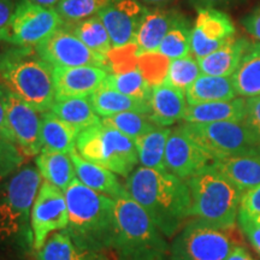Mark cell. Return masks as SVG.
<instances>
[{
    "label": "cell",
    "instance_id": "6da1fadb",
    "mask_svg": "<svg viewBox=\"0 0 260 260\" xmlns=\"http://www.w3.org/2000/svg\"><path fill=\"white\" fill-rule=\"evenodd\" d=\"M124 188L168 239L176 236L190 217L187 181L170 172L140 167L126 177Z\"/></svg>",
    "mask_w": 260,
    "mask_h": 260
},
{
    "label": "cell",
    "instance_id": "9c48e42d",
    "mask_svg": "<svg viewBox=\"0 0 260 260\" xmlns=\"http://www.w3.org/2000/svg\"><path fill=\"white\" fill-rule=\"evenodd\" d=\"M235 247L226 230L191 219L175 236L169 260H226Z\"/></svg>",
    "mask_w": 260,
    "mask_h": 260
},
{
    "label": "cell",
    "instance_id": "74e56055",
    "mask_svg": "<svg viewBox=\"0 0 260 260\" xmlns=\"http://www.w3.org/2000/svg\"><path fill=\"white\" fill-rule=\"evenodd\" d=\"M170 61L171 59H169L159 51L140 53L139 69L152 88L162 83L167 79Z\"/></svg>",
    "mask_w": 260,
    "mask_h": 260
},
{
    "label": "cell",
    "instance_id": "ffe728a7",
    "mask_svg": "<svg viewBox=\"0 0 260 260\" xmlns=\"http://www.w3.org/2000/svg\"><path fill=\"white\" fill-rule=\"evenodd\" d=\"M70 157L74 162L76 177L84 186L98 191V193L107 195L113 200L118 199L119 197L126 193L124 186H122L115 172L94 164L92 161L86 160L77 153L76 149L71 152Z\"/></svg>",
    "mask_w": 260,
    "mask_h": 260
},
{
    "label": "cell",
    "instance_id": "d6a6232c",
    "mask_svg": "<svg viewBox=\"0 0 260 260\" xmlns=\"http://www.w3.org/2000/svg\"><path fill=\"white\" fill-rule=\"evenodd\" d=\"M158 51L171 60L191 54V27L186 17L177 16Z\"/></svg>",
    "mask_w": 260,
    "mask_h": 260
},
{
    "label": "cell",
    "instance_id": "f546056e",
    "mask_svg": "<svg viewBox=\"0 0 260 260\" xmlns=\"http://www.w3.org/2000/svg\"><path fill=\"white\" fill-rule=\"evenodd\" d=\"M170 133L171 129L168 126H157L145 135L135 139L139 162L141 167L158 171H167L164 158Z\"/></svg>",
    "mask_w": 260,
    "mask_h": 260
},
{
    "label": "cell",
    "instance_id": "5b68a950",
    "mask_svg": "<svg viewBox=\"0 0 260 260\" xmlns=\"http://www.w3.org/2000/svg\"><path fill=\"white\" fill-rule=\"evenodd\" d=\"M116 203V234L112 248L117 260H169L170 246L146 211L128 193Z\"/></svg>",
    "mask_w": 260,
    "mask_h": 260
},
{
    "label": "cell",
    "instance_id": "1f68e13d",
    "mask_svg": "<svg viewBox=\"0 0 260 260\" xmlns=\"http://www.w3.org/2000/svg\"><path fill=\"white\" fill-rule=\"evenodd\" d=\"M67 28H69L87 47L100 56L106 57L112 50V41L109 31L98 15Z\"/></svg>",
    "mask_w": 260,
    "mask_h": 260
},
{
    "label": "cell",
    "instance_id": "8fae6325",
    "mask_svg": "<svg viewBox=\"0 0 260 260\" xmlns=\"http://www.w3.org/2000/svg\"><path fill=\"white\" fill-rule=\"evenodd\" d=\"M30 224L32 232V251H40L53 232L67 229L69 211L64 191L53 184L41 182L31 207Z\"/></svg>",
    "mask_w": 260,
    "mask_h": 260
},
{
    "label": "cell",
    "instance_id": "836d02e7",
    "mask_svg": "<svg viewBox=\"0 0 260 260\" xmlns=\"http://www.w3.org/2000/svg\"><path fill=\"white\" fill-rule=\"evenodd\" d=\"M105 83L109 84L111 88L125 94V95L149 104L152 87L145 80L144 75L139 68L125 71V73L109 74Z\"/></svg>",
    "mask_w": 260,
    "mask_h": 260
},
{
    "label": "cell",
    "instance_id": "f6af8a7d",
    "mask_svg": "<svg viewBox=\"0 0 260 260\" xmlns=\"http://www.w3.org/2000/svg\"><path fill=\"white\" fill-rule=\"evenodd\" d=\"M239 0H193V4L198 10L199 9H216L217 6H224L233 4Z\"/></svg>",
    "mask_w": 260,
    "mask_h": 260
},
{
    "label": "cell",
    "instance_id": "4dcf8cb0",
    "mask_svg": "<svg viewBox=\"0 0 260 260\" xmlns=\"http://www.w3.org/2000/svg\"><path fill=\"white\" fill-rule=\"evenodd\" d=\"M51 111L61 121L69 123L81 133L102 122L100 117L94 111L89 98H70L56 100Z\"/></svg>",
    "mask_w": 260,
    "mask_h": 260
},
{
    "label": "cell",
    "instance_id": "60d3db41",
    "mask_svg": "<svg viewBox=\"0 0 260 260\" xmlns=\"http://www.w3.org/2000/svg\"><path fill=\"white\" fill-rule=\"evenodd\" d=\"M240 210L249 216L260 213V186L243 191Z\"/></svg>",
    "mask_w": 260,
    "mask_h": 260
},
{
    "label": "cell",
    "instance_id": "4fadbf2b",
    "mask_svg": "<svg viewBox=\"0 0 260 260\" xmlns=\"http://www.w3.org/2000/svg\"><path fill=\"white\" fill-rule=\"evenodd\" d=\"M35 51L51 67L74 68L92 65L106 69V57L87 47L65 25L38 45Z\"/></svg>",
    "mask_w": 260,
    "mask_h": 260
},
{
    "label": "cell",
    "instance_id": "3957f363",
    "mask_svg": "<svg viewBox=\"0 0 260 260\" xmlns=\"http://www.w3.org/2000/svg\"><path fill=\"white\" fill-rule=\"evenodd\" d=\"M40 184L34 165H24L0 182V248L23 254L32 251L30 214Z\"/></svg>",
    "mask_w": 260,
    "mask_h": 260
},
{
    "label": "cell",
    "instance_id": "e0dca14e",
    "mask_svg": "<svg viewBox=\"0 0 260 260\" xmlns=\"http://www.w3.org/2000/svg\"><path fill=\"white\" fill-rule=\"evenodd\" d=\"M56 100L70 98H89L105 82L107 70L105 68L74 67L58 68L52 67Z\"/></svg>",
    "mask_w": 260,
    "mask_h": 260
},
{
    "label": "cell",
    "instance_id": "e575fe53",
    "mask_svg": "<svg viewBox=\"0 0 260 260\" xmlns=\"http://www.w3.org/2000/svg\"><path fill=\"white\" fill-rule=\"evenodd\" d=\"M102 123L105 125L112 126L128 136V138L135 140L140 136L145 135L146 133L151 132L157 128V124L152 121L148 113L142 112H123L117 115L104 117Z\"/></svg>",
    "mask_w": 260,
    "mask_h": 260
},
{
    "label": "cell",
    "instance_id": "9a60e30c",
    "mask_svg": "<svg viewBox=\"0 0 260 260\" xmlns=\"http://www.w3.org/2000/svg\"><path fill=\"white\" fill-rule=\"evenodd\" d=\"M229 15L217 9H199L191 28V54L200 59L217 51L235 37Z\"/></svg>",
    "mask_w": 260,
    "mask_h": 260
},
{
    "label": "cell",
    "instance_id": "8992f818",
    "mask_svg": "<svg viewBox=\"0 0 260 260\" xmlns=\"http://www.w3.org/2000/svg\"><path fill=\"white\" fill-rule=\"evenodd\" d=\"M191 197L190 217L217 229L235 226L242 191L230 183L212 165L187 180Z\"/></svg>",
    "mask_w": 260,
    "mask_h": 260
},
{
    "label": "cell",
    "instance_id": "7c38bea8",
    "mask_svg": "<svg viewBox=\"0 0 260 260\" xmlns=\"http://www.w3.org/2000/svg\"><path fill=\"white\" fill-rule=\"evenodd\" d=\"M0 99L4 105L6 121L15 144L24 157H37L42 149L40 112L2 83Z\"/></svg>",
    "mask_w": 260,
    "mask_h": 260
},
{
    "label": "cell",
    "instance_id": "816d5d0a",
    "mask_svg": "<svg viewBox=\"0 0 260 260\" xmlns=\"http://www.w3.org/2000/svg\"><path fill=\"white\" fill-rule=\"evenodd\" d=\"M0 40H2V35H0Z\"/></svg>",
    "mask_w": 260,
    "mask_h": 260
},
{
    "label": "cell",
    "instance_id": "cb8c5ba5",
    "mask_svg": "<svg viewBox=\"0 0 260 260\" xmlns=\"http://www.w3.org/2000/svg\"><path fill=\"white\" fill-rule=\"evenodd\" d=\"M178 16L177 12L168 10H152L145 15L136 32L135 42L140 52H154L159 50L162 39Z\"/></svg>",
    "mask_w": 260,
    "mask_h": 260
},
{
    "label": "cell",
    "instance_id": "c3c4849f",
    "mask_svg": "<svg viewBox=\"0 0 260 260\" xmlns=\"http://www.w3.org/2000/svg\"><path fill=\"white\" fill-rule=\"evenodd\" d=\"M29 2L34 3V4L44 6L47 9H54L57 8V5L59 4L60 0H29Z\"/></svg>",
    "mask_w": 260,
    "mask_h": 260
},
{
    "label": "cell",
    "instance_id": "52a82bcc",
    "mask_svg": "<svg viewBox=\"0 0 260 260\" xmlns=\"http://www.w3.org/2000/svg\"><path fill=\"white\" fill-rule=\"evenodd\" d=\"M76 151L86 160L125 178L139 162L135 140L102 122L80 133Z\"/></svg>",
    "mask_w": 260,
    "mask_h": 260
},
{
    "label": "cell",
    "instance_id": "7bdbcfd3",
    "mask_svg": "<svg viewBox=\"0 0 260 260\" xmlns=\"http://www.w3.org/2000/svg\"><path fill=\"white\" fill-rule=\"evenodd\" d=\"M241 24L248 34L260 42V9H255L251 14L246 15L241 19Z\"/></svg>",
    "mask_w": 260,
    "mask_h": 260
},
{
    "label": "cell",
    "instance_id": "7dc6e473",
    "mask_svg": "<svg viewBox=\"0 0 260 260\" xmlns=\"http://www.w3.org/2000/svg\"><path fill=\"white\" fill-rule=\"evenodd\" d=\"M226 260H255L253 256L246 251L245 247L236 245L232 254L228 256Z\"/></svg>",
    "mask_w": 260,
    "mask_h": 260
},
{
    "label": "cell",
    "instance_id": "30bf717a",
    "mask_svg": "<svg viewBox=\"0 0 260 260\" xmlns=\"http://www.w3.org/2000/svg\"><path fill=\"white\" fill-rule=\"evenodd\" d=\"M64 25L63 18L54 9L22 0L16 5L10 24L0 35L2 40L17 47L34 48Z\"/></svg>",
    "mask_w": 260,
    "mask_h": 260
},
{
    "label": "cell",
    "instance_id": "2e32d148",
    "mask_svg": "<svg viewBox=\"0 0 260 260\" xmlns=\"http://www.w3.org/2000/svg\"><path fill=\"white\" fill-rule=\"evenodd\" d=\"M147 12L139 0H111L98 17L109 31L112 47H119L135 41L139 25Z\"/></svg>",
    "mask_w": 260,
    "mask_h": 260
},
{
    "label": "cell",
    "instance_id": "83f0119b",
    "mask_svg": "<svg viewBox=\"0 0 260 260\" xmlns=\"http://www.w3.org/2000/svg\"><path fill=\"white\" fill-rule=\"evenodd\" d=\"M237 95L260 96V42H252L232 76Z\"/></svg>",
    "mask_w": 260,
    "mask_h": 260
},
{
    "label": "cell",
    "instance_id": "b9f144b4",
    "mask_svg": "<svg viewBox=\"0 0 260 260\" xmlns=\"http://www.w3.org/2000/svg\"><path fill=\"white\" fill-rule=\"evenodd\" d=\"M245 122L260 138V96L246 99V118Z\"/></svg>",
    "mask_w": 260,
    "mask_h": 260
},
{
    "label": "cell",
    "instance_id": "8d00e7d4",
    "mask_svg": "<svg viewBox=\"0 0 260 260\" xmlns=\"http://www.w3.org/2000/svg\"><path fill=\"white\" fill-rule=\"evenodd\" d=\"M200 75L199 61L193 54H188L186 57L177 58L170 61L167 79L164 82H168L186 93V89Z\"/></svg>",
    "mask_w": 260,
    "mask_h": 260
},
{
    "label": "cell",
    "instance_id": "d4e9b609",
    "mask_svg": "<svg viewBox=\"0 0 260 260\" xmlns=\"http://www.w3.org/2000/svg\"><path fill=\"white\" fill-rule=\"evenodd\" d=\"M35 164L41 178L54 187L59 188L61 191L67 190L71 182L76 178L74 162L70 154L61 152L41 149L35 158Z\"/></svg>",
    "mask_w": 260,
    "mask_h": 260
},
{
    "label": "cell",
    "instance_id": "f907efd6",
    "mask_svg": "<svg viewBox=\"0 0 260 260\" xmlns=\"http://www.w3.org/2000/svg\"><path fill=\"white\" fill-rule=\"evenodd\" d=\"M249 216V214H248ZM249 218L251 219H253L254 220L255 223H258V224H260V213L259 214H254V216H249Z\"/></svg>",
    "mask_w": 260,
    "mask_h": 260
},
{
    "label": "cell",
    "instance_id": "d6986e66",
    "mask_svg": "<svg viewBox=\"0 0 260 260\" xmlns=\"http://www.w3.org/2000/svg\"><path fill=\"white\" fill-rule=\"evenodd\" d=\"M212 167L242 193L252 189L260 186V146L249 153L217 159Z\"/></svg>",
    "mask_w": 260,
    "mask_h": 260
},
{
    "label": "cell",
    "instance_id": "44dd1931",
    "mask_svg": "<svg viewBox=\"0 0 260 260\" xmlns=\"http://www.w3.org/2000/svg\"><path fill=\"white\" fill-rule=\"evenodd\" d=\"M251 44L252 42L245 38L234 37L230 39L217 51L198 59L201 74L211 76H233Z\"/></svg>",
    "mask_w": 260,
    "mask_h": 260
},
{
    "label": "cell",
    "instance_id": "ab89813d",
    "mask_svg": "<svg viewBox=\"0 0 260 260\" xmlns=\"http://www.w3.org/2000/svg\"><path fill=\"white\" fill-rule=\"evenodd\" d=\"M237 222L240 223L242 232L245 233L247 239L254 247L255 251L259 253L260 255V224L255 223L254 220L249 218V216L243 211L240 210L239 217H237Z\"/></svg>",
    "mask_w": 260,
    "mask_h": 260
},
{
    "label": "cell",
    "instance_id": "5bb4252c",
    "mask_svg": "<svg viewBox=\"0 0 260 260\" xmlns=\"http://www.w3.org/2000/svg\"><path fill=\"white\" fill-rule=\"evenodd\" d=\"M212 157L197 145L182 125L171 129L164 158L168 172L187 181L205 168L212 165Z\"/></svg>",
    "mask_w": 260,
    "mask_h": 260
},
{
    "label": "cell",
    "instance_id": "d590c367",
    "mask_svg": "<svg viewBox=\"0 0 260 260\" xmlns=\"http://www.w3.org/2000/svg\"><path fill=\"white\" fill-rule=\"evenodd\" d=\"M111 0H60L56 11L67 27L96 16Z\"/></svg>",
    "mask_w": 260,
    "mask_h": 260
},
{
    "label": "cell",
    "instance_id": "277c9868",
    "mask_svg": "<svg viewBox=\"0 0 260 260\" xmlns=\"http://www.w3.org/2000/svg\"><path fill=\"white\" fill-rule=\"evenodd\" d=\"M0 83L40 113L51 111L56 102L52 67L34 48L16 46L0 53Z\"/></svg>",
    "mask_w": 260,
    "mask_h": 260
},
{
    "label": "cell",
    "instance_id": "bcb514c9",
    "mask_svg": "<svg viewBox=\"0 0 260 260\" xmlns=\"http://www.w3.org/2000/svg\"><path fill=\"white\" fill-rule=\"evenodd\" d=\"M0 134H3L6 136L9 140H11L12 142H15L14 136H12L11 132H10L8 121H6V115H5V110H4V105H3L2 99H0Z\"/></svg>",
    "mask_w": 260,
    "mask_h": 260
},
{
    "label": "cell",
    "instance_id": "7a4b0ae2",
    "mask_svg": "<svg viewBox=\"0 0 260 260\" xmlns=\"http://www.w3.org/2000/svg\"><path fill=\"white\" fill-rule=\"evenodd\" d=\"M69 211L65 232L77 247L104 252L112 248L116 234V203L75 178L64 191Z\"/></svg>",
    "mask_w": 260,
    "mask_h": 260
},
{
    "label": "cell",
    "instance_id": "ba28073f",
    "mask_svg": "<svg viewBox=\"0 0 260 260\" xmlns=\"http://www.w3.org/2000/svg\"><path fill=\"white\" fill-rule=\"evenodd\" d=\"M184 132L212 157L213 161L249 153L260 146V138L245 121L186 123Z\"/></svg>",
    "mask_w": 260,
    "mask_h": 260
},
{
    "label": "cell",
    "instance_id": "681fc988",
    "mask_svg": "<svg viewBox=\"0 0 260 260\" xmlns=\"http://www.w3.org/2000/svg\"><path fill=\"white\" fill-rule=\"evenodd\" d=\"M144 3H147V4L152 5H159V4H165V3L170 2V0H142Z\"/></svg>",
    "mask_w": 260,
    "mask_h": 260
},
{
    "label": "cell",
    "instance_id": "603a6c76",
    "mask_svg": "<svg viewBox=\"0 0 260 260\" xmlns=\"http://www.w3.org/2000/svg\"><path fill=\"white\" fill-rule=\"evenodd\" d=\"M236 96L237 93L232 76H211L201 74L186 89L188 105L229 102L236 99Z\"/></svg>",
    "mask_w": 260,
    "mask_h": 260
},
{
    "label": "cell",
    "instance_id": "ac0fdd59",
    "mask_svg": "<svg viewBox=\"0 0 260 260\" xmlns=\"http://www.w3.org/2000/svg\"><path fill=\"white\" fill-rule=\"evenodd\" d=\"M188 107L183 90L162 82L152 88L149 117L158 126H169L183 119Z\"/></svg>",
    "mask_w": 260,
    "mask_h": 260
},
{
    "label": "cell",
    "instance_id": "484cf974",
    "mask_svg": "<svg viewBox=\"0 0 260 260\" xmlns=\"http://www.w3.org/2000/svg\"><path fill=\"white\" fill-rule=\"evenodd\" d=\"M94 111L102 118L110 117L123 112H142L148 113L151 111L149 104L140 102L134 98L125 95L118 90L111 88L109 84L104 82L95 93L89 96Z\"/></svg>",
    "mask_w": 260,
    "mask_h": 260
},
{
    "label": "cell",
    "instance_id": "f1b7e54d",
    "mask_svg": "<svg viewBox=\"0 0 260 260\" xmlns=\"http://www.w3.org/2000/svg\"><path fill=\"white\" fill-rule=\"evenodd\" d=\"M38 260H107L103 252L87 251L77 247L65 230L52 234L38 251Z\"/></svg>",
    "mask_w": 260,
    "mask_h": 260
},
{
    "label": "cell",
    "instance_id": "ee69618b",
    "mask_svg": "<svg viewBox=\"0 0 260 260\" xmlns=\"http://www.w3.org/2000/svg\"><path fill=\"white\" fill-rule=\"evenodd\" d=\"M16 5L12 0H0V31L8 27L14 16Z\"/></svg>",
    "mask_w": 260,
    "mask_h": 260
},
{
    "label": "cell",
    "instance_id": "7402d4cb",
    "mask_svg": "<svg viewBox=\"0 0 260 260\" xmlns=\"http://www.w3.org/2000/svg\"><path fill=\"white\" fill-rule=\"evenodd\" d=\"M246 118V99L236 98L229 102L188 105L183 121L186 123L242 122Z\"/></svg>",
    "mask_w": 260,
    "mask_h": 260
},
{
    "label": "cell",
    "instance_id": "4316f807",
    "mask_svg": "<svg viewBox=\"0 0 260 260\" xmlns=\"http://www.w3.org/2000/svg\"><path fill=\"white\" fill-rule=\"evenodd\" d=\"M80 132L69 123L61 121L52 111L41 113L42 149L70 154L76 149Z\"/></svg>",
    "mask_w": 260,
    "mask_h": 260
},
{
    "label": "cell",
    "instance_id": "f35d334b",
    "mask_svg": "<svg viewBox=\"0 0 260 260\" xmlns=\"http://www.w3.org/2000/svg\"><path fill=\"white\" fill-rule=\"evenodd\" d=\"M24 158L15 142L0 134V182L6 180L22 168Z\"/></svg>",
    "mask_w": 260,
    "mask_h": 260
}]
</instances>
